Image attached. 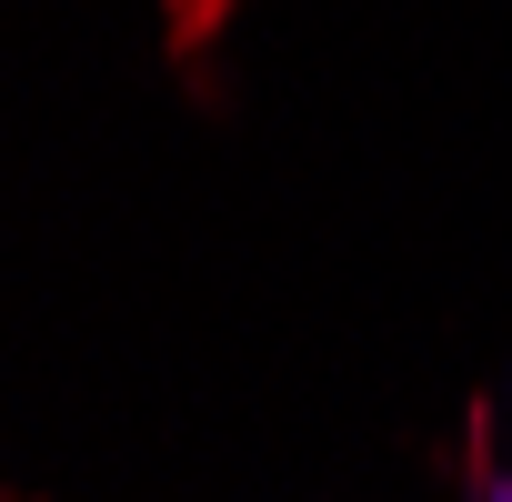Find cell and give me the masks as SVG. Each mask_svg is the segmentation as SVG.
I'll list each match as a JSON object with an SVG mask.
<instances>
[{
    "instance_id": "1",
    "label": "cell",
    "mask_w": 512,
    "mask_h": 502,
    "mask_svg": "<svg viewBox=\"0 0 512 502\" xmlns=\"http://www.w3.org/2000/svg\"><path fill=\"white\" fill-rule=\"evenodd\" d=\"M211 11H231V0H181V41H201V21Z\"/></svg>"
}]
</instances>
